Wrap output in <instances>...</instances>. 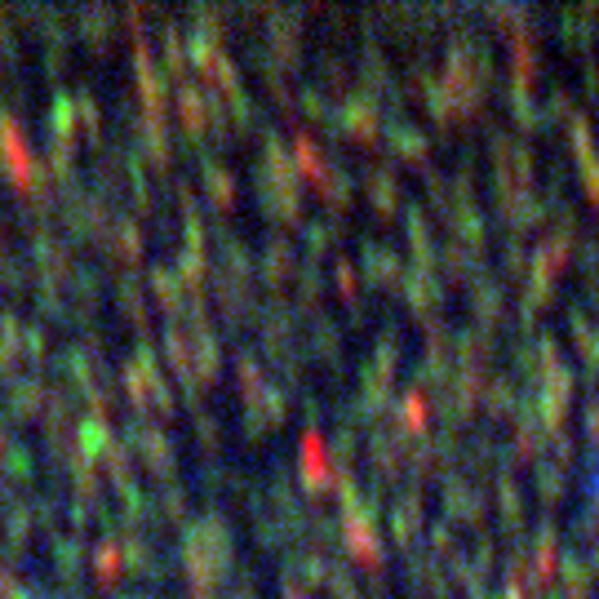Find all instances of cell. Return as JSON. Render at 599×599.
I'll return each mask as SVG.
<instances>
[{
    "mask_svg": "<svg viewBox=\"0 0 599 599\" xmlns=\"http://www.w3.org/2000/svg\"><path fill=\"white\" fill-rule=\"evenodd\" d=\"M590 493H595V502H599V457H595V480H590Z\"/></svg>",
    "mask_w": 599,
    "mask_h": 599,
    "instance_id": "cell-1",
    "label": "cell"
}]
</instances>
